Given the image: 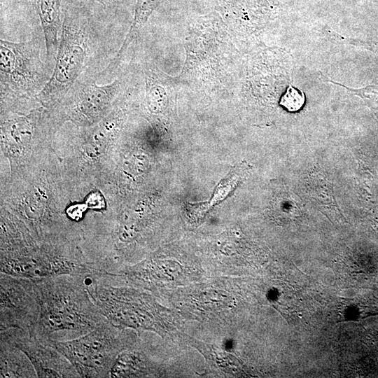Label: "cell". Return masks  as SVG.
Segmentation results:
<instances>
[{
	"mask_svg": "<svg viewBox=\"0 0 378 378\" xmlns=\"http://www.w3.org/2000/svg\"><path fill=\"white\" fill-rule=\"evenodd\" d=\"M85 279L60 275L34 279L41 294V310L34 332L40 340L77 338L108 321L90 297Z\"/></svg>",
	"mask_w": 378,
	"mask_h": 378,
	"instance_id": "cell-1",
	"label": "cell"
},
{
	"mask_svg": "<svg viewBox=\"0 0 378 378\" xmlns=\"http://www.w3.org/2000/svg\"><path fill=\"white\" fill-rule=\"evenodd\" d=\"M92 15L85 6L64 10L61 35L52 75L37 95L46 102L60 99L87 74L97 38Z\"/></svg>",
	"mask_w": 378,
	"mask_h": 378,
	"instance_id": "cell-2",
	"label": "cell"
},
{
	"mask_svg": "<svg viewBox=\"0 0 378 378\" xmlns=\"http://www.w3.org/2000/svg\"><path fill=\"white\" fill-rule=\"evenodd\" d=\"M125 330L107 321L79 337L62 341L48 340L43 342L63 354L80 377H111L119 354L128 346Z\"/></svg>",
	"mask_w": 378,
	"mask_h": 378,
	"instance_id": "cell-3",
	"label": "cell"
},
{
	"mask_svg": "<svg viewBox=\"0 0 378 378\" xmlns=\"http://www.w3.org/2000/svg\"><path fill=\"white\" fill-rule=\"evenodd\" d=\"M40 38L24 42L0 40L1 97H27L39 94L52 70L41 58Z\"/></svg>",
	"mask_w": 378,
	"mask_h": 378,
	"instance_id": "cell-4",
	"label": "cell"
},
{
	"mask_svg": "<svg viewBox=\"0 0 378 378\" xmlns=\"http://www.w3.org/2000/svg\"><path fill=\"white\" fill-rule=\"evenodd\" d=\"M1 272L36 279L60 275L90 278L97 275L85 257L70 251H11L1 255Z\"/></svg>",
	"mask_w": 378,
	"mask_h": 378,
	"instance_id": "cell-5",
	"label": "cell"
},
{
	"mask_svg": "<svg viewBox=\"0 0 378 378\" xmlns=\"http://www.w3.org/2000/svg\"><path fill=\"white\" fill-rule=\"evenodd\" d=\"M41 294L34 279L0 273V330L19 328L34 335Z\"/></svg>",
	"mask_w": 378,
	"mask_h": 378,
	"instance_id": "cell-6",
	"label": "cell"
},
{
	"mask_svg": "<svg viewBox=\"0 0 378 378\" xmlns=\"http://www.w3.org/2000/svg\"><path fill=\"white\" fill-rule=\"evenodd\" d=\"M0 330V340L8 342L22 350L31 362L37 377H80L63 354L40 340L35 335L19 328Z\"/></svg>",
	"mask_w": 378,
	"mask_h": 378,
	"instance_id": "cell-7",
	"label": "cell"
},
{
	"mask_svg": "<svg viewBox=\"0 0 378 378\" xmlns=\"http://www.w3.org/2000/svg\"><path fill=\"white\" fill-rule=\"evenodd\" d=\"M95 80L92 74H85L69 91L74 99L71 117L78 122L88 124L101 118L122 88L119 79L104 85H97Z\"/></svg>",
	"mask_w": 378,
	"mask_h": 378,
	"instance_id": "cell-8",
	"label": "cell"
},
{
	"mask_svg": "<svg viewBox=\"0 0 378 378\" xmlns=\"http://www.w3.org/2000/svg\"><path fill=\"white\" fill-rule=\"evenodd\" d=\"M42 26L46 59L55 64L58 46L59 31L62 29V0H31Z\"/></svg>",
	"mask_w": 378,
	"mask_h": 378,
	"instance_id": "cell-9",
	"label": "cell"
},
{
	"mask_svg": "<svg viewBox=\"0 0 378 378\" xmlns=\"http://www.w3.org/2000/svg\"><path fill=\"white\" fill-rule=\"evenodd\" d=\"M0 377H37L27 355L12 344L0 340Z\"/></svg>",
	"mask_w": 378,
	"mask_h": 378,
	"instance_id": "cell-10",
	"label": "cell"
},
{
	"mask_svg": "<svg viewBox=\"0 0 378 378\" xmlns=\"http://www.w3.org/2000/svg\"><path fill=\"white\" fill-rule=\"evenodd\" d=\"M335 313L337 322L358 320L378 314V300L374 297L365 295L341 298L337 303Z\"/></svg>",
	"mask_w": 378,
	"mask_h": 378,
	"instance_id": "cell-11",
	"label": "cell"
},
{
	"mask_svg": "<svg viewBox=\"0 0 378 378\" xmlns=\"http://www.w3.org/2000/svg\"><path fill=\"white\" fill-rule=\"evenodd\" d=\"M165 0H136L134 20L120 52L124 53L134 34L147 21L153 11Z\"/></svg>",
	"mask_w": 378,
	"mask_h": 378,
	"instance_id": "cell-12",
	"label": "cell"
},
{
	"mask_svg": "<svg viewBox=\"0 0 378 378\" xmlns=\"http://www.w3.org/2000/svg\"><path fill=\"white\" fill-rule=\"evenodd\" d=\"M304 102V93L290 85L281 98L279 104L290 112H296L302 108Z\"/></svg>",
	"mask_w": 378,
	"mask_h": 378,
	"instance_id": "cell-13",
	"label": "cell"
},
{
	"mask_svg": "<svg viewBox=\"0 0 378 378\" xmlns=\"http://www.w3.org/2000/svg\"><path fill=\"white\" fill-rule=\"evenodd\" d=\"M321 75V78L323 81H328L334 84L342 86L346 90L352 92L353 94L361 97L365 102L368 101L370 104H372V102L378 103V85H368L360 89H352L342 84H340L337 82L331 80L322 74Z\"/></svg>",
	"mask_w": 378,
	"mask_h": 378,
	"instance_id": "cell-14",
	"label": "cell"
},
{
	"mask_svg": "<svg viewBox=\"0 0 378 378\" xmlns=\"http://www.w3.org/2000/svg\"><path fill=\"white\" fill-rule=\"evenodd\" d=\"M24 205L25 214L29 219H39L43 209V199L39 194L34 193L29 196Z\"/></svg>",
	"mask_w": 378,
	"mask_h": 378,
	"instance_id": "cell-15",
	"label": "cell"
},
{
	"mask_svg": "<svg viewBox=\"0 0 378 378\" xmlns=\"http://www.w3.org/2000/svg\"><path fill=\"white\" fill-rule=\"evenodd\" d=\"M85 208V205H74L69 207L66 212L69 218L74 220H78L81 218Z\"/></svg>",
	"mask_w": 378,
	"mask_h": 378,
	"instance_id": "cell-16",
	"label": "cell"
},
{
	"mask_svg": "<svg viewBox=\"0 0 378 378\" xmlns=\"http://www.w3.org/2000/svg\"><path fill=\"white\" fill-rule=\"evenodd\" d=\"M87 204L92 208H100L103 205V200L99 193H92L89 196Z\"/></svg>",
	"mask_w": 378,
	"mask_h": 378,
	"instance_id": "cell-17",
	"label": "cell"
},
{
	"mask_svg": "<svg viewBox=\"0 0 378 378\" xmlns=\"http://www.w3.org/2000/svg\"><path fill=\"white\" fill-rule=\"evenodd\" d=\"M97 2L99 3L103 7L106 8H114L118 0H95Z\"/></svg>",
	"mask_w": 378,
	"mask_h": 378,
	"instance_id": "cell-18",
	"label": "cell"
},
{
	"mask_svg": "<svg viewBox=\"0 0 378 378\" xmlns=\"http://www.w3.org/2000/svg\"><path fill=\"white\" fill-rule=\"evenodd\" d=\"M375 333H376V334H377V335L378 336V332H376Z\"/></svg>",
	"mask_w": 378,
	"mask_h": 378,
	"instance_id": "cell-19",
	"label": "cell"
}]
</instances>
